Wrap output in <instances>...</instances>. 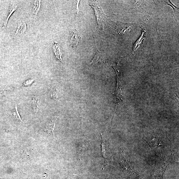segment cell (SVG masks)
Here are the masks:
<instances>
[{"instance_id": "cell-1", "label": "cell", "mask_w": 179, "mask_h": 179, "mask_svg": "<svg viewBox=\"0 0 179 179\" xmlns=\"http://www.w3.org/2000/svg\"><path fill=\"white\" fill-rule=\"evenodd\" d=\"M90 5L93 8V10L95 11L97 21L98 25H99V24H100L101 20L103 19V17L104 16L102 9L97 1H91Z\"/></svg>"}, {"instance_id": "cell-2", "label": "cell", "mask_w": 179, "mask_h": 179, "mask_svg": "<svg viewBox=\"0 0 179 179\" xmlns=\"http://www.w3.org/2000/svg\"><path fill=\"white\" fill-rule=\"evenodd\" d=\"M70 37L72 46L73 49L75 50L81 39L80 36L76 30H73L71 32Z\"/></svg>"}, {"instance_id": "cell-3", "label": "cell", "mask_w": 179, "mask_h": 179, "mask_svg": "<svg viewBox=\"0 0 179 179\" xmlns=\"http://www.w3.org/2000/svg\"><path fill=\"white\" fill-rule=\"evenodd\" d=\"M26 24L24 21L20 22L17 27L15 34L14 35V39L17 38L19 36H21L22 34L27 30Z\"/></svg>"}, {"instance_id": "cell-4", "label": "cell", "mask_w": 179, "mask_h": 179, "mask_svg": "<svg viewBox=\"0 0 179 179\" xmlns=\"http://www.w3.org/2000/svg\"><path fill=\"white\" fill-rule=\"evenodd\" d=\"M52 48L56 59L59 60L60 62H62V55L63 53L62 51H61V47L59 44V43L55 42L53 44Z\"/></svg>"}, {"instance_id": "cell-5", "label": "cell", "mask_w": 179, "mask_h": 179, "mask_svg": "<svg viewBox=\"0 0 179 179\" xmlns=\"http://www.w3.org/2000/svg\"><path fill=\"white\" fill-rule=\"evenodd\" d=\"M40 2L41 1H35L32 5L31 12L32 14H33L34 20L36 18V15L40 9L41 6Z\"/></svg>"}, {"instance_id": "cell-6", "label": "cell", "mask_w": 179, "mask_h": 179, "mask_svg": "<svg viewBox=\"0 0 179 179\" xmlns=\"http://www.w3.org/2000/svg\"><path fill=\"white\" fill-rule=\"evenodd\" d=\"M145 30L143 31L140 37L138 39L136 42L133 44V50L134 52H135L137 50L138 48L140 47L141 44L145 38Z\"/></svg>"}, {"instance_id": "cell-7", "label": "cell", "mask_w": 179, "mask_h": 179, "mask_svg": "<svg viewBox=\"0 0 179 179\" xmlns=\"http://www.w3.org/2000/svg\"><path fill=\"white\" fill-rule=\"evenodd\" d=\"M103 53L98 51L97 48L96 54L90 64H95L102 60Z\"/></svg>"}, {"instance_id": "cell-8", "label": "cell", "mask_w": 179, "mask_h": 179, "mask_svg": "<svg viewBox=\"0 0 179 179\" xmlns=\"http://www.w3.org/2000/svg\"><path fill=\"white\" fill-rule=\"evenodd\" d=\"M56 120V119L55 117L53 118L51 123L47 125L46 128V131L47 133L53 136V131L55 128Z\"/></svg>"}, {"instance_id": "cell-9", "label": "cell", "mask_w": 179, "mask_h": 179, "mask_svg": "<svg viewBox=\"0 0 179 179\" xmlns=\"http://www.w3.org/2000/svg\"><path fill=\"white\" fill-rule=\"evenodd\" d=\"M18 8V6L17 5H15V4H11L10 5V10L9 13L7 16L6 19V21L4 23L3 26V28L6 27L9 18H10V16L14 12L17 10Z\"/></svg>"}, {"instance_id": "cell-10", "label": "cell", "mask_w": 179, "mask_h": 179, "mask_svg": "<svg viewBox=\"0 0 179 179\" xmlns=\"http://www.w3.org/2000/svg\"><path fill=\"white\" fill-rule=\"evenodd\" d=\"M39 100L37 97H34L32 101V108L34 111L36 113L38 111L39 109Z\"/></svg>"}, {"instance_id": "cell-11", "label": "cell", "mask_w": 179, "mask_h": 179, "mask_svg": "<svg viewBox=\"0 0 179 179\" xmlns=\"http://www.w3.org/2000/svg\"><path fill=\"white\" fill-rule=\"evenodd\" d=\"M13 115L14 116V117L15 118V119L17 120H20L21 122H23L22 120H21V117H20L19 115V113L18 111V107L16 105L14 107V109L13 113Z\"/></svg>"}, {"instance_id": "cell-12", "label": "cell", "mask_w": 179, "mask_h": 179, "mask_svg": "<svg viewBox=\"0 0 179 179\" xmlns=\"http://www.w3.org/2000/svg\"><path fill=\"white\" fill-rule=\"evenodd\" d=\"M169 2H166L165 1V2H166L167 3L168 5L170 6H171L173 9V13H174V17L175 18V14H174V12H175V9H178V8H177V7L176 6H174V5H173V4H172L171 2H170V1H169Z\"/></svg>"}, {"instance_id": "cell-13", "label": "cell", "mask_w": 179, "mask_h": 179, "mask_svg": "<svg viewBox=\"0 0 179 179\" xmlns=\"http://www.w3.org/2000/svg\"><path fill=\"white\" fill-rule=\"evenodd\" d=\"M33 80L31 79L27 80L24 83L23 85H24V86H27V85H29L32 83V82H33Z\"/></svg>"}]
</instances>
